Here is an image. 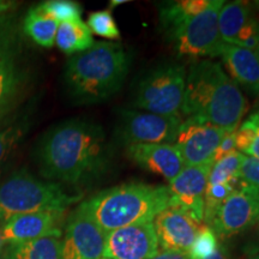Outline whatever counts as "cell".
<instances>
[{
  "label": "cell",
  "mask_w": 259,
  "mask_h": 259,
  "mask_svg": "<svg viewBox=\"0 0 259 259\" xmlns=\"http://www.w3.org/2000/svg\"><path fill=\"white\" fill-rule=\"evenodd\" d=\"M223 5V0H210L208 8L187 19L168 37L178 56L192 59L220 57L225 44L219 30V15Z\"/></svg>",
  "instance_id": "ba28073f"
},
{
  "label": "cell",
  "mask_w": 259,
  "mask_h": 259,
  "mask_svg": "<svg viewBox=\"0 0 259 259\" xmlns=\"http://www.w3.org/2000/svg\"><path fill=\"white\" fill-rule=\"evenodd\" d=\"M0 259H5V255H4V250H0Z\"/></svg>",
  "instance_id": "f35d334b"
},
{
  "label": "cell",
  "mask_w": 259,
  "mask_h": 259,
  "mask_svg": "<svg viewBox=\"0 0 259 259\" xmlns=\"http://www.w3.org/2000/svg\"><path fill=\"white\" fill-rule=\"evenodd\" d=\"M30 118L28 114L15 115L11 120L0 124V168L11 156L12 151L24 137L29 128Z\"/></svg>",
  "instance_id": "cb8c5ba5"
},
{
  "label": "cell",
  "mask_w": 259,
  "mask_h": 259,
  "mask_svg": "<svg viewBox=\"0 0 259 259\" xmlns=\"http://www.w3.org/2000/svg\"><path fill=\"white\" fill-rule=\"evenodd\" d=\"M244 156L245 155L240 151H233L220 158L219 161L213 162L210 169L208 185L238 183Z\"/></svg>",
  "instance_id": "d4e9b609"
},
{
  "label": "cell",
  "mask_w": 259,
  "mask_h": 259,
  "mask_svg": "<svg viewBox=\"0 0 259 259\" xmlns=\"http://www.w3.org/2000/svg\"><path fill=\"white\" fill-rule=\"evenodd\" d=\"M258 53H259V47H258Z\"/></svg>",
  "instance_id": "7bdbcfd3"
},
{
  "label": "cell",
  "mask_w": 259,
  "mask_h": 259,
  "mask_svg": "<svg viewBox=\"0 0 259 259\" xmlns=\"http://www.w3.org/2000/svg\"><path fill=\"white\" fill-rule=\"evenodd\" d=\"M212 163L185 166L169 181L170 205L178 206L202 225L204 218V194L208 186Z\"/></svg>",
  "instance_id": "5bb4252c"
},
{
  "label": "cell",
  "mask_w": 259,
  "mask_h": 259,
  "mask_svg": "<svg viewBox=\"0 0 259 259\" xmlns=\"http://www.w3.org/2000/svg\"><path fill=\"white\" fill-rule=\"evenodd\" d=\"M22 30L15 14L0 16V124L17 108L30 83Z\"/></svg>",
  "instance_id": "8992f818"
},
{
  "label": "cell",
  "mask_w": 259,
  "mask_h": 259,
  "mask_svg": "<svg viewBox=\"0 0 259 259\" xmlns=\"http://www.w3.org/2000/svg\"><path fill=\"white\" fill-rule=\"evenodd\" d=\"M227 132L229 131L191 116L183 120L174 145L185 166L213 163L216 150Z\"/></svg>",
  "instance_id": "30bf717a"
},
{
  "label": "cell",
  "mask_w": 259,
  "mask_h": 259,
  "mask_svg": "<svg viewBox=\"0 0 259 259\" xmlns=\"http://www.w3.org/2000/svg\"><path fill=\"white\" fill-rule=\"evenodd\" d=\"M218 247V236L212 229L208 226H202L187 255L190 259H205L212 254Z\"/></svg>",
  "instance_id": "f1b7e54d"
},
{
  "label": "cell",
  "mask_w": 259,
  "mask_h": 259,
  "mask_svg": "<svg viewBox=\"0 0 259 259\" xmlns=\"http://www.w3.org/2000/svg\"><path fill=\"white\" fill-rule=\"evenodd\" d=\"M4 244V242H3V240H2V235H0V250H2V245Z\"/></svg>",
  "instance_id": "ab89813d"
},
{
  "label": "cell",
  "mask_w": 259,
  "mask_h": 259,
  "mask_svg": "<svg viewBox=\"0 0 259 259\" xmlns=\"http://www.w3.org/2000/svg\"><path fill=\"white\" fill-rule=\"evenodd\" d=\"M187 72L183 64L166 63L150 70L139 79L132 105L156 114L180 113Z\"/></svg>",
  "instance_id": "52a82bcc"
},
{
  "label": "cell",
  "mask_w": 259,
  "mask_h": 259,
  "mask_svg": "<svg viewBox=\"0 0 259 259\" xmlns=\"http://www.w3.org/2000/svg\"><path fill=\"white\" fill-rule=\"evenodd\" d=\"M251 259H259V251L258 252H254V253H252L250 255Z\"/></svg>",
  "instance_id": "74e56055"
},
{
  "label": "cell",
  "mask_w": 259,
  "mask_h": 259,
  "mask_svg": "<svg viewBox=\"0 0 259 259\" xmlns=\"http://www.w3.org/2000/svg\"><path fill=\"white\" fill-rule=\"evenodd\" d=\"M210 0H180L168 2L160 6V22L164 34L169 37L187 19L208 8Z\"/></svg>",
  "instance_id": "44dd1931"
},
{
  "label": "cell",
  "mask_w": 259,
  "mask_h": 259,
  "mask_svg": "<svg viewBox=\"0 0 259 259\" xmlns=\"http://www.w3.org/2000/svg\"><path fill=\"white\" fill-rule=\"evenodd\" d=\"M257 225H258V232H259V221L257 222Z\"/></svg>",
  "instance_id": "60d3db41"
},
{
  "label": "cell",
  "mask_w": 259,
  "mask_h": 259,
  "mask_svg": "<svg viewBox=\"0 0 259 259\" xmlns=\"http://www.w3.org/2000/svg\"><path fill=\"white\" fill-rule=\"evenodd\" d=\"M58 23L80 21L82 6L72 0H48L38 5Z\"/></svg>",
  "instance_id": "4316f807"
},
{
  "label": "cell",
  "mask_w": 259,
  "mask_h": 259,
  "mask_svg": "<svg viewBox=\"0 0 259 259\" xmlns=\"http://www.w3.org/2000/svg\"><path fill=\"white\" fill-rule=\"evenodd\" d=\"M239 179L245 185L259 191V160L250 156H244L240 168Z\"/></svg>",
  "instance_id": "f546056e"
},
{
  "label": "cell",
  "mask_w": 259,
  "mask_h": 259,
  "mask_svg": "<svg viewBox=\"0 0 259 259\" xmlns=\"http://www.w3.org/2000/svg\"><path fill=\"white\" fill-rule=\"evenodd\" d=\"M153 222L122 227L106 233L103 258L148 259L158 252Z\"/></svg>",
  "instance_id": "4fadbf2b"
},
{
  "label": "cell",
  "mask_w": 259,
  "mask_h": 259,
  "mask_svg": "<svg viewBox=\"0 0 259 259\" xmlns=\"http://www.w3.org/2000/svg\"><path fill=\"white\" fill-rule=\"evenodd\" d=\"M148 259H190V258L189 255H187V253H184V252L162 250L161 252H157L156 254Z\"/></svg>",
  "instance_id": "d6a6232c"
},
{
  "label": "cell",
  "mask_w": 259,
  "mask_h": 259,
  "mask_svg": "<svg viewBox=\"0 0 259 259\" xmlns=\"http://www.w3.org/2000/svg\"><path fill=\"white\" fill-rule=\"evenodd\" d=\"M66 210H50L18 215L4 223L2 240L6 244L24 242L46 236H61Z\"/></svg>",
  "instance_id": "e0dca14e"
},
{
  "label": "cell",
  "mask_w": 259,
  "mask_h": 259,
  "mask_svg": "<svg viewBox=\"0 0 259 259\" xmlns=\"http://www.w3.org/2000/svg\"><path fill=\"white\" fill-rule=\"evenodd\" d=\"M101 259H108V258H101Z\"/></svg>",
  "instance_id": "b9f144b4"
},
{
  "label": "cell",
  "mask_w": 259,
  "mask_h": 259,
  "mask_svg": "<svg viewBox=\"0 0 259 259\" xmlns=\"http://www.w3.org/2000/svg\"><path fill=\"white\" fill-rule=\"evenodd\" d=\"M170 205L167 186L128 183L103 190L82 203L90 218L105 233L122 227L153 222Z\"/></svg>",
  "instance_id": "277c9868"
},
{
  "label": "cell",
  "mask_w": 259,
  "mask_h": 259,
  "mask_svg": "<svg viewBox=\"0 0 259 259\" xmlns=\"http://www.w3.org/2000/svg\"><path fill=\"white\" fill-rule=\"evenodd\" d=\"M88 28L92 34L101 36L107 40H119L120 31L116 25L112 12L109 10L92 12L88 17Z\"/></svg>",
  "instance_id": "83f0119b"
},
{
  "label": "cell",
  "mask_w": 259,
  "mask_h": 259,
  "mask_svg": "<svg viewBox=\"0 0 259 259\" xmlns=\"http://www.w3.org/2000/svg\"><path fill=\"white\" fill-rule=\"evenodd\" d=\"M250 118H252L253 119V120H255V121H258L259 122V109L255 113H253V114H252Z\"/></svg>",
  "instance_id": "8d00e7d4"
},
{
  "label": "cell",
  "mask_w": 259,
  "mask_h": 259,
  "mask_svg": "<svg viewBox=\"0 0 259 259\" xmlns=\"http://www.w3.org/2000/svg\"><path fill=\"white\" fill-rule=\"evenodd\" d=\"M236 144H235V131L227 132L225 137L222 138L221 143H220L218 150H216L215 156H213V162L219 161L220 158H222L226 155L235 151Z\"/></svg>",
  "instance_id": "4dcf8cb0"
},
{
  "label": "cell",
  "mask_w": 259,
  "mask_h": 259,
  "mask_svg": "<svg viewBox=\"0 0 259 259\" xmlns=\"http://www.w3.org/2000/svg\"><path fill=\"white\" fill-rule=\"evenodd\" d=\"M4 255L5 259H61V240L58 236H46L9 244Z\"/></svg>",
  "instance_id": "ffe728a7"
},
{
  "label": "cell",
  "mask_w": 259,
  "mask_h": 259,
  "mask_svg": "<svg viewBox=\"0 0 259 259\" xmlns=\"http://www.w3.org/2000/svg\"><path fill=\"white\" fill-rule=\"evenodd\" d=\"M59 24L37 5L28 11L22 29L24 34L38 46L51 48L56 45V35Z\"/></svg>",
  "instance_id": "7402d4cb"
},
{
  "label": "cell",
  "mask_w": 259,
  "mask_h": 259,
  "mask_svg": "<svg viewBox=\"0 0 259 259\" xmlns=\"http://www.w3.org/2000/svg\"><path fill=\"white\" fill-rule=\"evenodd\" d=\"M109 144L102 126L72 119L42 136L36 161L45 179L79 185L99 177L108 166Z\"/></svg>",
  "instance_id": "6da1fadb"
},
{
  "label": "cell",
  "mask_w": 259,
  "mask_h": 259,
  "mask_svg": "<svg viewBox=\"0 0 259 259\" xmlns=\"http://www.w3.org/2000/svg\"><path fill=\"white\" fill-rule=\"evenodd\" d=\"M259 221V191L245 185L239 179V189L220 206L210 226L221 238L245 232Z\"/></svg>",
  "instance_id": "8fae6325"
},
{
  "label": "cell",
  "mask_w": 259,
  "mask_h": 259,
  "mask_svg": "<svg viewBox=\"0 0 259 259\" xmlns=\"http://www.w3.org/2000/svg\"><path fill=\"white\" fill-rule=\"evenodd\" d=\"M80 199L58 183L40 180L27 170H19L0 184V222L25 213L66 210Z\"/></svg>",
  "instance_id": "5b68a950"
},
{
  "label": "cell",
  "mask_w": 259,
  "mask_h": 259,
  "mask_svg": "<svg viewBox=\"0 0 259 259\" xmlns=\"http://www.w3.org/2000/svg\"><path fill=\"white\" fill-rule=\"evenodd\" d=\"M126 155L137 166L168 181L173 180L185 167L174 144H132L126 147Z\"/></svg>",
  "instance_id": "ac0fdd59"
},
{
  "label": "cell",
  "mask_w": 259,
  "mask_h": 259,
  "mask_svg": "<svg viewBox=\"0 0 259 259\" xmlns=\"http://www.w3.org/2000/svg\"><path fill=\"white\" fill-rule=\"evenodd\" d=\"M153 226L163 250L187 253L202 225L178 206L169 205L157 213Z\"/></svg>",
  "instance_id": "2e32d148"
},
{
  "label": "cell",
  "mask_w": 259,
  "mask_h": 259,
  "mask_svg": "<svg viewBox=\"0 0 259 259\" xmlns=\"http://www.w3.org/2000/svg\"><path fill=\"white\" fill-rule=\"evenodd\" d=\"M131 59L125 48L115 42L99 41L88 51L67 60L64 84L69 96L78 105L105 101L121 89Z\"/></svg>",
  "instance_id": "3957f363"
},
{
  "label": "cell",
  "mask_w": 259,
  "mask_h": 259,
  "mask_svg": "<svg viewBox=\"0 0 259 259\" xmlns=\"http://www.w3.org/2000/svg\"><path fill=\"white\" fill-rule=\"evenodd\" d=\"M56 45L65 54L74 56L88 51L93 46V34L82 21L64 22L58 27Z\"/></svg>",
  "instance_id": "603a6c76"
},
{
  "label": "cell",
  "mask_w": 259,
  "mask_h": 259,
  "mask_svg": "<svg viewBox=\"0 0 259 259\" xmlns=\"http://www.w3.org/2000/svg\"><path fill=\"white\" fill-rule=\"evenodd\" d=\"M205 259H228V255H227L225 248H223L222 246L219 245V247L216 248V251Z\"/></svg>",
  "instance_id": "e575fe53"
},
{
  "label": "cell",
  "mask_w": 259,
  "mask_h": 259,
  "mask_svg": "<svg viewBox=\"0 0 259 259\" xmlns=\"http://www.w3.org/2000/svg\"><path fill=\"white\" fill-rule=\"evenodd\" d=\"M126 3H127V0H113V2H111V8H114V6L120 4H126Z\"/></svg>",
  "instance_id": "d590c367"
},
{
  "label": "cell",
  "mask_w": 259,
  "mask_h": 259,
  "mask_svg": "<svg viewBox=\"0 0 259 259\" xmlns=\"http://www.w3.org/2000/svg\"><path fill=\"white\" fill-rule=\"evenodd\" d=\"M105 244L106 233L80 204L67 220L61 241V259H101Z\"/></svg>",
  "instance_id": "7c38bea8"
},
{
  "label": "cell",
  "mask_w": 259,
  "mask_h": 259,
  "mask_svg": "<svg viewBox=\"0 0 259 259\" xmlns=\"http://www.w3.org/2000/svg\"><path fill=\"white\" fill-rule=\"evenodd\" d=\"M247 101L222 65L204 59L190 66L180 114L198 118L232 132L247 111Z\"/></svg>",
  "instance_id": "7a4b0ae2"
},
{
  "label": "cell",
  "mask_w": 259,
  "mask_h": 259,
  "mask_svg": "<svg viewBox=\"0 0 259 259\" xmlns=\"http://www.w3.org/2000/svg\"><path fill=\"white\" fill-rule=\"evenodd\" d=\"M220 57L236 84H240L252 93L259 94L258 51L223 44Z\"/></svg>",
  "instance_id": "d6986e66"
},
{
  "label": "cell",
  "mask_w": 259,
  "mask_h": 259,
  "mask_svg": "<svg viewBox=\"0 0 259 259\" xmlns=\"http://www.w3.org/2000/svg\"><path fill=\"white\" fill-rule=\"evenodd\" d=\"M219 30L225 44L258 51L259 21L248 3H225L219 15Z\"/></svg>",
  "instance_id": "9a60e30c"
},
{
  "label": "cell",
  "mask_w": 259,
  "mask_h": 259,
  "mask_svg": "<svg viewBox=\"0 0 259 259\" xmlns=\"http://www.w3.org/2000/svg\"><path fill=\"white\" fill-rule=\"evenodd\" d=\"M239 183V181H238ZM221 184V185H208L204 194V218L203 222L210 227L218 213L220 206L225 203L234 191L238 189L236 184Z\"/></svg>",
  "instance_id": "484cf974"
},
{
  "label": "cell",
  "mask_w": 259,
  "mask_h": 259,
  "mask_svg": "<svg viewBox=\"0 0 259 259\" xmlns=\"http://www.w3.org/2000/svg\"><path fill=\"white\" fill-rule=\"evenodd\" d=\"M17 6V3L15 2H9V0H0V16L8 14L9 11H11L12 9H15Z\"/></svg>",
  "instance_id": "836d02e7"
},
{
  "label": "cell",
  "mask_w": 259,
  "mask_h": 259,
  "mask_svg": "<svg viewBox=\"0 0 259 259\" xmlns=\"http://www.w3.org/2000/svg\"><path fill=\"white\" fill-rule=\"evenodd\" d=\"M183 116L156 114L144 111H122L116 134L126 147L132 144H174Z\"/></svg>",
  "instance_id": "9c48e42d"
},
{
  "label": "cell",
  "mask_w": 259,
  "mask_h": 259,
  "mask_svg": "<svg viewBox=\"0 0 259 259\" xmlns=\"http://www.w3.org/2000/svg\"><path fill=\"white\" fill-rule=\"evenodd\" d=\"M251 120H253V119L250 118ZM255 125H257V128H255V135L253 139H252L251 144L248 145V148L246 149L244 151V154H246V156H250V157H253V158H257L259 160V122L255 121Z\"/></svg>",
  "instance_id": "1f68e13d"
}]
</instances>
